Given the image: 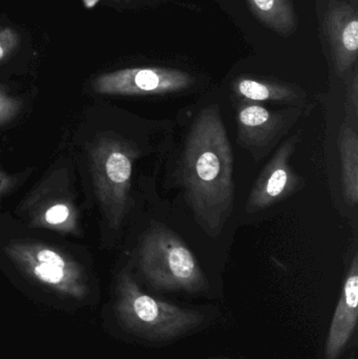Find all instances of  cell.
<instances>
[{"instance_id": "1", "label": "cell", "mask_w": 358, "mask_h": 359, "mask_svg": "<svg viewBox=\"0 0 358 359\" xmlns=\"http://www.w3.org/2000/svg\"><path fill=\"white\" fill-rule=\"evenodd\" d=\"M181 180L198 224L216 238L235 200L233 151L218 105L200 111L183 151Z\"/></svg>"}, {"instance_id": "12", "label": "cell", "mask_w": 358, "mask_h": 359, "mask_svg": "<svg viewBox=\"0 0 358 359\" xmlns=\"http://www.w3.org/2000/svg\"><path fill=\"white\" fill-rule=\"evenodd\" d=\"M233 92L242 100L252 102L294 103L300 104L305 99L304 93L289 84L264 81L254 78L240 77L233 84Z\"/></svg>"}, {"instance_id": "19", "label": "cell", "mask_w": 358, "mask_h": 359, "mask_svg": "<svg viewBox=\"0 0 358 359\" xmlns=\"http://www.w3.org/2000/svg\"><path fill=\"white\" fill-rule=\"evenodd\" d=\"M82 1H83L84 6H85L86 8H95L101 0H82Z\"/></svg>"}, {"instance_id": "18", "label": "cell", "mask_w": 358, "mask_h": 359, "mask_svg": "<svg viewBox=\"0 0 358 359\" xmlns=\"http://www.w3.org/2000/svg\"><path fill=\"white\" fill-rule=\"evenodd\" d=\"M14 185V179L8 176L6 172L0 170V196H4L6 192L10 191L11 188Z\"/></svg>"}, {"instance_id": "7", "label": "cell", "mask_w": 358, "mask_h": 359, "mask_svg": "<svg viewBox=\"0 0 358 359\" xmlns=\"http://www.w3.org/2000/svg\"><path fill=\"white\" fill-rule=\"evenodd\" d=\"M195 79L186 72L166 67H132L105 73L92 82V90L113 96H149L181 92Z\"/></svg>"}, {"instance_id": "11", "label": "cell", "mask_w": 358, "mask_h": 359, "mask_svg": "<svg viewBox=\"0 0 358 359\" xmlns=\"http://www.w3.org/2000/svg\"><path fill=\"white\" fill-rule=\"evenodd\" d=\"M31 205L29 217L33 226L61 233L79 232L77 208L67 196H48L44 200L38 198Z\"/></svg>"}, {"instance_id": "8", "label": "cell", "mask_w": 358, "mask_h": 359, "mask_svg": "<svg viewBox=\"0 0 358 359\" xmlns=\"http://www.w3.org/2000/svg\"><path fill=\"white\" fill-rule=\"evenodd\" d=\"M301 135L302 132H298L287 139L263 168L248 196L246 203L248 213L269 208L302 189L304 178L294 172L290 163L300 143Z\"/></svg>"}, {"instance_id": "3", "label": "cell", "mask_w": 358, "mask_h": 359, "mask_svg": "<svg viewBox=\"0 0 358 359\" xmlns=\"http://www.w3.org/2000/svg\"><path fill=\"white\" fill-rule=\"evenodd\" d=\"M138 157L136 145L113 134L102 135L90 147L95 191L111 229L121 226L130 207L132 168Z\"/></svg>"}, {"instance_id": "6", "label": "cell", "mask_w": 358, "mask_h": 359, "mask_svg": "<svg viewBox=\"0 0 358 359\" xmlns=\"http://www.w3.org/2000/svg\"><path fill=\"white\" fill-rule=\"evenodd\" d=\"M305 111L300 107L273 111L256 102L241 100L237 107V144L260 161Z\"/></svg>"}, {"instance_id": "13", "label": "cell", "mask_w": 358, "mask_h": 359, "mask_svg": "<svg viewBox=\"0 0 358 359\" xmlns=\"http://www.w3.org/2000/svg\"><path fill=\"white\" fill-rule=\"evenodd\" d=\"M342 162L343 189L345 200L350 206L358 202V136L357 126L344 122L338 139Z\"/></svg>"}, {"instance_id": "5", "label": "cell", "mask_w": 358, "mask_h": 359, "mask_svg": "<svg viewBox=\"0 0 358 359\" xmlns=\"http://www.w3.org/2000/svg\"><path fill=\"white\" fill-rule=\"evenodd\" d=\"M6 255L27 276L53 291L83 299L88 283L81 266L59 249L40 243H13L4 248Z\"/></svg>"}, {"instance_id": "4", "label": "cell", "mask_w": 358, "mask_h": 359, "mask_svg": "<svg viewBox=\"0 0 358 359\" xmlns=\"http://www.w3.org/2000/svg\"><path fill=\"white\" fill-rule=\"evenodd\" d=\"M139 263L141 271L156 288L199 292L206 287L199 262L167 228L157 226L145 234Z\"/></svg>"}, {"instance_id": "10", "label": "cell", "mask_w": 358, "mask_h": 359, "mask_svg": "<svg viewBox=\"0 0 358 359\" xmlns=\"http://www.w3.org/2000/svg\"><path fill=\"white\" fill-rule=\"evenodd\" d=\"M358 257L351 262L340 301L334 312L326 346L327 359H336L348 344L357 323Z\"/></svg>"}, {"instance_id": "2", "label": "cell", "mask_w": 358, "mask_h": 359, "mask_svg": "<svg viewBox=\"0 0 358 359\" xmlns=\"http://www.w3.org/2000/svg\"><path fill=\"white\" fill-rule=\"evenodd\" d=\"M116 295L118 320L126 330L145 339H174L195 328L203 320L199 312L183 309L143 292L126 272L120 274Z\"/></svg>"}, {"instance_id": "9", "label": "cell", "mask_w": 358, "mask_h": 359, "mask_svg": "<svg viewBox=\"0 0 358 359\" xmlns=\"http://www.w3.org/2000/svg\"><path fill=\"white\" fill-rule=\"evenodd\" d=\"M324 27L336 73L340 77H344L357 60V11L346 2L331 1L326 12Z\"/></svg>"}, {"instance_id": "16", "label": "cell", "mask_w": 358, "mask_h": 359, "mask_svg": "<svg viewBox=\"0 0 358 359\" xmlns=\"http://www.w3.org/2000/svg\"><path fill=\"white\" fill-rule=\"evenodd\" d=\"M346 109L348 117L357 124L358 118V74L355 67L347 88Z\"/></svg>"}, {"instance_id": "15", "label": "cell", "mask_w": 358, "mask_h": 359, "mask_svg": "<svg viewBox=\"0 0 358 359\" xmlns=\"http://www.w3.org/2000/svg\"><path fill=\"white\" fill-rule=\"evenodd\" d=\"M22 103L18 98L11 96L0 88V126L12 121L19 111Z\"/></svg>"}, {"instance_id": "14", "label": "cell", "mask_w": 358, "mask_h": 359, "mask_svg": "<svg viewBox=\"0 0 358 359\" xmlns=\"http://www.w3.org/2000/svg\"><path fill=\"white\" fill-rule=\"evenodd\" d=\"M252 14L265 27L281 36H289L296 29L294 0H247Z\"/></svg>"}, {"instance_id": "17", "label": "cell", "mask_w": 358, "mask_h": 359, "mask_svg": "<svg viewBox=\"0 0 358 359\" xmlns=\"http://www.w3.org/2000/svg\"><path fill=\"white\" fill-rule=\"evenodd\" d=\"M19 43L18 34L10 27L0 29V61L6 59Z\"/></svg>"}]
</instances>
